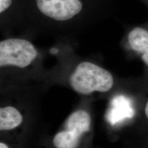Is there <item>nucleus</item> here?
Masks as SVG:
<instances>
[{"label":"nucleus","instance_id":"f257e3e1","mask_svg":"<svg viewBox=\"0 0 148 148\" xmlns=\"http://www.w3.org/2000/svg\"><path fill=\"white\" fill-rule=\"evenodd\" d=\"M71 88L82 95L94 91L105 92L111 89L114 79L111 74L101 66L90 62H80L69 77Z\"/></svg>","mask_w":148,"mask_h":148},{"label":"nucleus","instance_id":"6e6552de","mask_svg":"<svg viewBox=\"0 0 148 148\" xmlns=\"http://www.w3.org/2000/svg\"><path fill=\"white\" fill-rule=\"evenodd\" d=\"M145 114L146 115V117L148 119V101H147V103H146L145 107Z\"/></svg>","mask_w":148,"mask_h":148},{"label":"nucleus","instance_id":"39448f33","mask_svg":"<svg viewBox=\"0 0 148 148\" xmlns=\"http://www.w3.org/2000/svg\"><path fill=\"white\" fill-rule=\"evenodd\" d=\"M132 50L141 55V58L148 66V31L142 27H135L127 36Z\"/></svg>","mask_w":148,"mask_h":148},{"label":"nucleus","instance_id":"7ed1b4c3","mask_svg":"<svg viewBox=\"0 0 148 148\" xmlns=\"http://www.w3.org/2000/svg\"><path fill=\"white\" fill-rule=\"evenodd\" d=\"M66 129L55 135L53 145L56 148H76L82 134L90 129V116L85 110H77L70 114L65 123Z\"/></svg>","mask_w":148,"mask_h":148},{"label":"nucleus","instance_id":"1a4fd4ad","mask_svg":"<svg viewBox=\"0 0 148 148\" xmlns=\"http://www.w3.org/2000/svg\"><path fill=\"white\" fill-rule=\"evenodd\" d=\"M0 148H9V147H8V146L6 145V144L1 142V143H0Z\"/></svg>","mask_w":148,"mask_h":148},{"label":"nucleus","instance_id":"0eeeda50","mask_svg":"<svg viewBox=\"0 0 148 148\" xmlns=\"http://www.w3.org/2000/svg\"><path fill=\"white\" fill-rule=\"evenodd\" d=\"M12 3V0H0V12L3 13L8 10Z\"/></svg>","mask_w":148,"mask_h":148},{"label":"nucleus","instance_id":"423d86ee","mask_svg":"<svg viewBox=\"0 0 148 148\" xmlns=\"http://www.w3.org/2000/svg\"><path fill=\"white\" fill-rule=\"evenodd\" d=\"M23 121V116L17 109L6 106L0 109V130H10L15 128Z\"/></svg>","mask_w":148,"mask_h":148},{"label":"nucleus","instance_id":"f03ea898","mask_svg":"<svg viewBox=\"0 0 148 148\" xmlns=\"http://www.w3.org/2000/svg\"><path fill=\"white\" fill-rule=\"evenodd\" d=\"M38 52L32 42L22 38H8L0 42V66L24 68L36 58Z\"/></svg>","mask_w":148,"mask_h":148},{"label":"nucleus","instance_id":"20e7f679","mask_svg":"<svg viewBox=\"0 0 148 148\" xmlns=\"http://www.w3.org/2000/svg\"><path fill=\"white\" fill-rule=\"evenodd\" d=\"M38 10L48 18L58 21H69L82 12L81 0H35Z\"/></svg>","mask_w":148,"mask_h":148}]
</instances>
